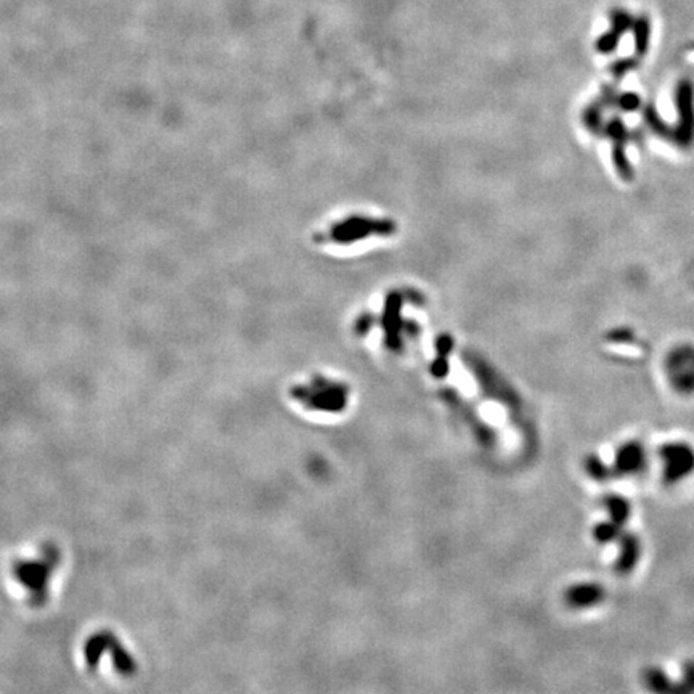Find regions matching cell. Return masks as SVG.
I'll list each match as a JSON object with an SVG mask.
<instances>
[{
    "instance_id": "obj_1",
    "label": "cell",
    "mask_w": 694,
    "mask_h": 694,
    "mask_svg": "<svg viewBox=\"0 0 694 694\" xmlns=\"http://www.w3.org/2000/svg\"><path fill=\"white\" fill-rule=\"evenodd\" d=\"M662 479L667 486L683 482L694 473V447L685 441L666 442L659 447Z\"/></svg>"
},
{
    "instance_id": "obj_2",
    "label": "cell",
    "mask_w": 694,
    "mask_h": 694,
    "mask_svg": "<svg viewBox=\"0 0 694 694\" xmlns=\"http://www.w3.org/2000/svg\"><path fill=\"white\" fill-rule=\"evenodd\" d=\"M667 376L672 388L680 394L694 393V351L677 349L667 358Z\"/></svg>"
},
{
    "instance_id": "obj_3",
    "label": "cell",
    "mask_w": 694,
    "mask_h": 694,
    "mask_svg": "<svg viewBox=\"0 0 694 694\" xmlns=\"http://www.w3.org/2000/svg\"><path fill=\"white\" fill-rule=\"evenodd\" d=\"M648 450L640 441H627L617 449L612 471L614 477H636L648 468Z\"/></svg>"
},
{
    "instance_id": "obj_4",
    "label": "cell",
    "mask_w": 694,
    "mask_h": 694,
    "mask_svg": "<svg viewBox=\"0 0 694 694\" xmlns=\"http://www.w3.org/2000/svg\"><path fill=\"white\" fill-rule=\"evenodd\" d=\"M619 545V556L616 560V571L619 574H630L634 572L636 564L640 562L643 555V543L640 537L634 532L625 530L621 538L616 542Z\"/></svg>"
},
{
    "instance_id": "obj_5",
    "label": "cell",
    "mask_w": 694,
    "mask_h": 694,
    "mask_svg": "<svg viewBox=\"0 0 694 694\" xmlns=\"http://www.w3.org/2000/svg\"><path fill=\"white\" fill-rule=\"evenodd\" d=\"M604 598V590L603 587L598 584H577L572 588H569V592L566 594V599L569 606L579 607V609H584V607H592L601 603Z\"/></svg>"
},
{
    "instance_id": "obj_6",
    "label": "cell",
    "mask_w": 694,
    "mask_h": 694,
    "mask_svg": "<svg viewBox=\"0 0 694 694\" xmlns=\"http://www.w3.org/2000/svg\"><path fill=\"white\" fill-rule=\"evenodd\" d=\"M641 680L649 691L675 694V681L661 667H646L641 673Z\"/></svg>"
},
{
    "instance_id": "obj_7",
    "label": "cell",
    "mask_w": 694,
    "mask_h": 694,
    "mask_svg": "<svg viewBox=\"0 0 694 694\" xmlns=\"http://www.w3.org/2000/svg\"><path fill=\"white\" fill-rule=\"evenodd\" d=\"M606 511L609 513V519L614 523L625 525L631 518V503L619 493H609L603 498Z\"/></svg>"
},
{
    "instance_id": "obj_8",
    "label": "cell",
    "mask_w": 694,
    "mask_h": 694,
    "mask_svg": "<svg viewBox=\"0 0 694 694\" xmlns=\"http://www.w3.org/2000/svg\"><path fill=\"white\" fill-rule=\"evenodd\" d=\"M624 532H625V525L617 524L614 520L609 519L597 524V528L593 530V535L599 543H616Z\"/></svg>"
},
{
    "instance_id": "obj_9",
    "label": "cell",
    "mask_w": 694,
    "mask_h": 694,
    "mask_svg": "<svg viewBox=\"0 0 694 694\" xmlns=\"http://www.w3.org/2000/svg\"><path fill=\"white\" fill-rule=\"evenodd\" d=\"M585 466H587L588 474H590L593 479H597V481H607V479H611V477H614V471H612V466H607V464L601 460L598 455L588 457Z\"/></svg>"
},
{
    "instance_id": "obj_10",
    "label": "cell",
    "mask_w": 694,
    "mask_h": 694,
    "mask_svg": "<svg viewBox=\"0 0 694 694\" xmlns=\"http://www.w3.org/2000/svg\"><path fill=\"white\" fill-rule=\"evenodd\" d=\"M694 693V661H686L681 677L675 681V694Z\"/></svg>"
}]
</instances>
